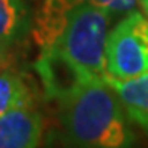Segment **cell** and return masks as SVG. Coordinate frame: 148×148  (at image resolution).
<instances>
[{
	"label": "cell",
	"instance_id": "1",
	"mask_svg": "<svg viewBox=\"0 0 148 148\" xmlns=\"http://www.w3.org/2000/svg\"><path fill=\"white\" fill-rule=\"evenodd\" d=\"M62 148H142L118 95L94 79L56 100Z\"/></svg>",
	"mask_w": 148,
	"mask_h": 148
},
{
	"label": "cell",
	"instance_id": "2",
	"mask_svg": "<svg viewBox=\"0 0 148 148\" xmlns=\"http://www.w3.org/2000/svg\"><path fill=\"white\" fill-rule=\"evenodd\" d=\"M110 17L92 3L77 2L70 11L58 41L47 49H56L92 79H103Z\"/></svg>",
	"mask_w": 148,
	"mask_h": 148
},
{
	"label": "cell",
	"instance_id": "3",
	"mask_svg": "<svg viewBox=\"0 0 148 148\" xmlns=\"http://www.w3.org/2000/svg\"><path fill=\"white\" fill-rule=\"evenodd\" d=\"M148 71V18L129 12L115 24L106 41V74L132 79Z\"/></svg>",
	"mask_w": 148,
	"mask_h": 148
},
{
	"label": "cell",
	"instance_id": "4",
	"mask_svg": "<svg viewBox=\"0 0 148 148\" xmlns=\"http://www.w3.org/2000/svg\"><path fill=\"white\" fill-rule=\"evenodd\" d=\"M35 70L44 86L45 97L55 101L94 80L56 49L39 50Z\"/></svg>",
	"mask_w": 148,
	"mask_h": 148
},
{
	"label": "cell",
	"instance_id": "5",
	"mask_svg": "<svg viewBox=\"0 0 148 148\" xmlns=\"http://www.w3.org/2000/svg\"><path fill=\"white\" fill-rule=\"evenodd\" d=\"M44 121L38 109L20 106L0 115V148H38Z\"/></svg>",
	"mask_w": 148,
	"mask_h": 148
},
{
	"label": "cell",
	"instance_id": "6",
	"mask_svg": "<svg viewBox=\"0 0 148 148\" xmlns=\"http://www.w3.org/2000/svg\"><path fill=\"white\" fill-rule=\"evenodd\" d=\"M32 27L24 0H0V60H6L24 41Z\"/></svg>",
	"mask_w": 148,
	"mask_h": 148
},
{
	"label": "cell",
	"instance_id": "7",
	"mask_svg": "<svg viewBox=\"0 0 148 148\" xmlns=\"http://www.w3.org/2000/svg\"><path fill=\"white\" fill-rule=\"evenodd\" d=\"M103 79L115 91L130 121L148 138V71L132 79H115L107 74Z\"/></svg>",
	"mask_w": 148,
	"mask_h": 148
},
{
	"label": "cell",
	"instance_id": "8",
	"mask_svg": "<svg viewBox=\"0 0 148 148\" xmlns=\"http://www.w3.org/2000/svg\"><path fill=\"white\" fill-rule=\"evenodd\" d=\"M77 2L82 0H42L30 27L39 50L51 47L58 41L70 11Z\"/></svg>",
	"mask_w": 148,
	"mask_h": 148
},
{
	"label": "cell",
	"instance_id": "9",
	"mask_svg": "<svg viewBox=\"0 0 148 148\" xmlns=\"http://www.w3.org/2000/svg\"><path fill=\"white\" fill-rule=\"evenodd\" d=\"M30 104H33V92L23 74L14 70H0V115Z\"/></svg>",
	"mask_w": 148,
	"mask_h": 148
},
{
	"label": "cell",
	"instance_id": "10",
	"mask_svg": "<svg viewBox=\"0 0 148 148\" xmlns=\"http://www.w3.org/2000/svg\"><path fill=\"white\" fill-rule=\"evenodd\" d=\"M88 3L95 5L97 8L106 11L107 14L121 15V14H129L134 11L139 3V0H85Z\"/></svg>",
	"mask_w": 148,
	"mask_h": 148
},
{
	"label": "cell",
	"instance_id": "11",
	"mask_svg": "<svg viewBox=\"0 0 148 148\" xmlns=\"http://www.w3.org/2000/svg\"><path fill=\"white\" fill-rule=\"evenodd\" d=\"M139 3L142 5V8H144V11H145V15H147V18H148V0H139Z\"/></svg>",
	"mask_w": 148,
	"mask_h": 148
}]
</instances>
